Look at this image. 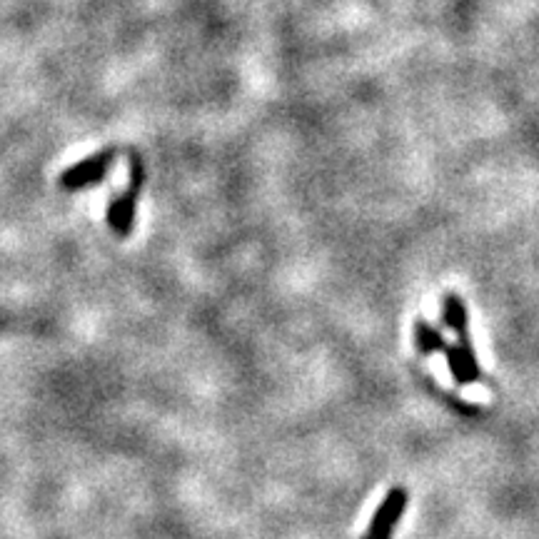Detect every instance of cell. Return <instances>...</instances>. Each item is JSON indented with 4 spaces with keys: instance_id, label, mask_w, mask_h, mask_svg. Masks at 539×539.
<instances>
[{
    "instance_id": "cell-1",
    "label": "cell",
    "mask_w": 539,
    "mask_h": 539,
    "mask_svg": "<svg viewBox=\"0 0 539 539\" xmlns=\"http://www.w3.org/2000/svg\"><path fill=\"white\" fill-rule=\"evenodd\" d=\"M445 360H447V370H450L452 380H455L457 387L477 385V382H482V377H485V372H482V365H480V357H477L470 335L455 337L452 342H447Z\"/></svg>"
},
{
    "instance_id": "cell-2",
    "label": "cell",
    "mask_w": 539,
    "mask_h": 539,
    "mask_svg": "<svg viewBox=\"0 0 539 539\" xmlns=\"http://www.w3.org/2000/svg\"><path fill=\"white\" fill-rule=\"evenodd\" d=\"M407 505H410V492H407L405 487H392V490H387V495L382 497L380 507H377L375 515H372L362 539H392L397 525H400V520L405 517Z\"/></svg>"
},
{
    "instance_id": "cell-3",
    "label": "cell",
    "mask_w": 539,
    "mask_h": 539,
    "mask_svg": "<svg viewBox=\"0 0 539 539\" xmlns=\"http://www.w3.org/2000/svg\"><path fill=\"white\" fill-rule=\"evenodd\" d=\"M143 188V163L138 158H133V168H130V188L125 190L120 198H115L108 208V223L113 228V233H118L120 238L130 235L135 223V205H138V193Z\"/></svg>"
},
{
    "instance_id": "cell-4",
    "label": "cell",
    "mask_w": 539,
    "mask_h": 539,
    "mask_svg": "<svg viewBox=\"0 0 539 539\" xmlns=\"http://www.w3.org/2000/svg\"><path fill=\"white\" fill-rule=\"evenodd\" d=\"M113 160H115L113 148L103 150V153L90 155L88 160H83V163L65 170V173L60 175V185H63L65 190H80V188H88V185L100 183V180L105 178V173L110 170V165H113Z\"/></svg>"
},
{
    "instance_id": "cell-5",
    "label": "cell",
    "mask_w": 539,
    "mask_h": 539,
    "mask_svg": "<svg viewBox=\"0 0 539 539\" xmlns=\"http://www.w3.org/2000/svg\"><path fill=\"white\" fill-rule=\"evenodd\" d=\"M440 320L442 327L455 337L470 335V310H467L465 297L457 295V292H445L440 302Z\"/></svg>"
},
{
    "instance_id": "cell-6",
    "label": "cell",
    "mask_w": 539,
    "mask_h": 539,
    "mask_svg": "<svg viewBox=\"0 0 539 539\" xmlns=\"http://www.w3.org/2000/svg\"><path fill=\"white\" fill-rule=\"evenodd\" d=\"M412 342H415V350L422 357H435L445 355L447 350V337L445 330L437 325H432L425 317H415V325H412Z\"/></svg>"
}]
</instances>
